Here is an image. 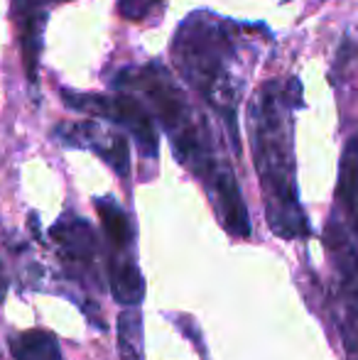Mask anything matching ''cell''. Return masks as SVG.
Masks as SVG:
<instances>
[{"instance_id": "obj_7", "label": "cell", "mask_w": 358, "mask_h": 360, "mask_svg": "<svg viewBox=\"0 0 358 360\" xmlns=\"http://www.w3.org/2000/svg\"><path fill=\"white\" fill-rule=\"evenodd\" d=\"M52 238L69 267L94 270V262L98 257V236L87 218L64 214L52 226Z\"/></svg>"}, {"instance_id": "obj_10", "label": "cell", "mask_w": 358, "mask_h": 360, "mask_svg": "<svg viewBox=\"0 0 358 360\" xmlns=\"http://www.w3.org/2000/svg\"><path fill=\"white\" fill-rule=\"evenodd\" d=\"M10 351L15 360H64L57 336L42 328L18 333L10 341Z\"/></svg>"}, {"instance_id": "obj_9", "label": "cell", "mask_w": 358, "mask_h": 360, "mask_svg": "<svg viewBox=\"0 0 358 360\" xmlns=\"http://www.w3.org/2000/svg\"><path fill=\"white\" fill-rule=\"evenodd\" d=\"M96 211L101 216V226H103L106 240H108V250H133L135 245V231L130 226V218L118 201L103 196L96 199Z\"/></svg>"}, {"instance_id": "obj_5", "label": "cell", "mask_w": 358, "mask_h": 360, "mask_svg": "<svg viewBox=\"0 0 358 360\" xmlns=\"http://www.w3.org/2000/svg\"><path fill=\"white\" fill-rule=\"evenodd\" d=\"M133 84L150 98L155 115L165 125L170 138H177V135H181L186 128H191L196 123L194 113L186 105L184 94L174 86V81L170 79L165 69L160 67L140 69V72L133 74Z\"/></svg>"}, {"instance_id": "obj_12", "label": "cell", "mask_w": 358, "mask_h": 360, "mask_svg": "<svg viewBox=\"0 0 358 360\" xmlns=\"http://www.w3.org/2000/svg\"><path fill=\"white\" fill-rule=\"evenodd\" d=\"M160 0H118V10L125 20H143Z\"/></svg>"}, {"instance_id": "obj_4", "label": "cell", "mask_w": 358, "mask_h": 360, "mask_svg": "<svg viewBox=\"0 0 358 360\" xmlns=\"http://www.w3.org/2000/svg\"><path fill=\"white\" fill-rule=\"evenodd\" d=\"M64 103L79 113L106 118L110 123H118L135 138L140 152L148 157H158V130H155L153 115L148 113L143 103L133 96H91V94H72L64 91Z\"/></svg>"}, {"instance_id": "obj_2", "label": "cell", "mask_w": 358, "mask_h": 360, "mask_svg": "<svg viewBox=\"0 0 358 360\" xmlns=\"http://www.w3.org/2000/svg\"><path fill=\"white\" fill-rule=\"evenodd\" d=\"M172 57L179 74L224 115L234 147L238 152L236 130V89L229 76L226 62L231 57V44L224 30L201 18H189L172 39Z\"/></svg>"}, {"instance_id": "obj_1", "label": "cell", "mask_w": 358, "mask_h": 360, "mask_svg": "<svg viewBox=\"0 0 358 360\" xmlns=\"http://www.w3.org/2000/svg\"><path fill=\"white\" fill-rule=\"evenodd\" d=\"M302 105L300 81L287 86L270 81L255 96L250 108V135H253V160L260 176L265 199V218L275 236L285 240L307 238L312 233L307 214L300 204L295 174V150H292V110Z\"/></svg>"}, {"instance_id": "obj_6", "label": "cell", "mask_w": 358, "mask_h": 360, "mask_svg": "<svg viewBox=\"0 0 358 360\" xmlns=\"http://www.w3.org/2000/svg\"><path fill=\"white\" fill-rule=\"evenodd\" d=\"M57 135L62 138V143L96 152V155H98L110 169L118 172L120 176L128 174L130 147H128V140L120 133L106 130L103 125H98L96 120H84V123L62 125V128L57 130Z\"/></svg>"}, {"instance_id": "obj_11", "label": "cell", "mask_w": 358, "mask_h": 360, "mask_svg": "<svg viewBox=\"0 0 358 360\" xmlns=\"http://www.w3.org/2000/svg\"><path fill=\"white\" fill-rule=\"evenodd\" d=\"M118 353L120 360H145L143 316L138 307H125L118 316Z\"/></svg>"}, {"instance_id": "obj_13", "label": "cell", "mask_w": 358, "mask_h": 360, "mask_svg": "<svg viewBox=\"0 0 358 360\" xmlns=\"http://www.w3.org/2000/svg\"><path fill=\"white\" fill-rule=\"evenodd\" d=\"M42 3L44 0H13V10L20 18H30V15H34V13H42V10H39Z\"/></svg>"}, {"instance_id": "obj_8", "label": "cell", "mask_w": 358, "mask_h": 360, "mask_svg": "<svg viewBox=\"0 0 358 360\" xmlns=\"http://www.w3.org/2000/svg\"><path fill=\"white\" fill-rule=\"evenodd\" d=\"M336 199H339V206L344 211L346 228H349V233L358 243V138H351L346 143L341 167H339Z\"/></svg>"}, {"instance_id": "obj_3", "label": "cell", "mask_w": 358, "mask_h": 360, "mask_svg": "<svg viewBox=\"0 0 358 360\" xmlns=\"http://www.w3.org/2000/svg\"><path fill=\"white\" fill-rule=\"evenodd\" d=\"M339 302V331L346 360H358V243L344 221L331 216L324 233Z\"/></svg>"}]
</instances>
